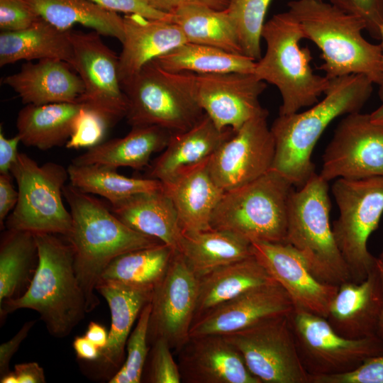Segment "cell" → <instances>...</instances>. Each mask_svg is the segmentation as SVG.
Masks as SVG:
<instances>
[{
    "label": "cell",
    "mask_w": 383,
    "mask_h": 383,
    "mask_svg": "<svg viewBox=\"0 0 383 383\" xmlns=\"http://www.w3.org/2000/svg\"><path fill=\"white\" fill-rule=\"evenodd\" d=\"M179 73L194 100L220 130L236 131L267 111L259 101L267 83L253 73Z\"/></svg>",
    "instance_id": "13"
},
{
    "label": "cell",
    "mask_w": 383,
    "mask_h": 383,
    "mask_svg": "<svg viewBox=\"0 0 383 383\" xmlns=\"http://www.w3.org/2000/svg\"><path fill=\"white\" fill-rule=\"evenodd\" d=\"M35 235L38 252L35 272L23 295L0 305V318L18 309H32L39 313L52 336L65 338L87 313L75 273L73 248L56 234Z\"/></svg>",
    "instance_id": "3"
},
{
    "label": "cell",
    "mask_w": 383,
    "mask_h": 383,
    "mask_svg": "<svg viewBox=\"0 0 383 383\" xmlns=\"http://www.w3.org/2000/svg\"><path fill=\"white\" fill-rule=\"evenodd\" d=\"M319 175L327 182L383 177V126L370 114L345 115L325 150Z\"/></svg>",
    "instance_id": "15"
},
{
    "label": "cell",
    "mask_w": 383,
    "mask_h": 383,
    "mask_svg": "<svg viewBox=\"0 0 383 383\" xmlns=\"http://www.w3.org/2000/svg\"><path fill=\"white\" fill-rule=\"evenodd\" d=\"M374 83L350 74L331 79L324 98L303 112L279 115L270 130L275 151L272 170L301 187L316 173L313 148L327 126L343 115L360 112L370 97Z\"/></svg>",
    "instance_id": "1"
},
{
    "label": "cell",
    "mask_w": 383,
    "mask_h": 383,
    "mask_svg": "<svg viewBox=\"0 0 383 383\" xmlns=\"http://www.w3.org/2000/svg\"><path fill=\"white\" fill-rule=\"evenodd\" d=\"M268 111L247 121L208 162L209 173L224 192L254 181L272 169L275 144Z\"/></svg>",
    "instance_id": "17"
},
{
    "label": "cell",
    "mask_w": 383,
    "mask_h": 383,
    "mask_svg": "<svg viewBox=\"0 0 383 383\" xmlns=\"http://www.w3.org/2000/svg\"><path fill=\"white\" fill-rule=\"evenodd\" d=\"M77 358L95 362L101 356V350L85 335L75 337L72 343Z\"/></svg>",
    "instance_id": "52"
},
{
    "label": "cell",
    "mask_w": 383,
    "mask_h": 383,
    "mask_svg": "<svg viewBox=\"0 0 383 383\" xmlns=\"http://www.w3.org/2000/svg\"><path fill=\"white\" fill-rule=\"evenodd\" d=\"M18 383H45L44 370L38 362L16 364L14 367Z\"/></svg>",
    "instance_id": "51"
},
{
    "label": "cell",
    "mask_w": 383,
    "mask_h": 383,
    "mask_svg": "<svg viewBox=\"0 0 383 383\" xmlns=\"http://www.w3.org/2000/svg\"><path fill=\"white\" fill-rule=\"evenodd\" d=\"M209 160L161 182L175 208L183 233L212 229L211 216L224 191L211 177Z\"/></svg>",
    "instance_id": "22"
},
{
    "label": "cell",
    "mask_w": 383,
    "mask_h": 383,
    "mask_svg": "<svg viewBox=\"0 0 383 383\" xmlns=\"http://www.w3.org/2000/svg\"><path fill=\"white\" fill-rule=\"evenodd\" d=\"M42 19L63 30L75 24L90 28L100 35L124 39L123 19L90 0H24Z\"/></svg>",
    "instance_id": "32"
},
{
    "label": "cell",
    "mask_w": 383,
    "mask_h": 383,
    "mask_svg": "<svg viewBox=\"0 0 383 383\" xmlns=\"http://www.w3.org/2000/svg\"><path fill=\"white\" fill-rule=\"evenodd\" d=\"M301 362L312 377L352 372L369 359L383 355V339L344 338L326 318L294 309L289 316Z\"/></svg>",
    "instance_id": "11"
},
{
    "label": "cell",
    "mask_w": 383,
    "mask_h": 383,
    "mask_svg": "<svg viewBox=\"0 0 383 383\" xmlns=\"http://www.w3.org/2000/svg\"><path fill=\"white\" fill-rule=\"evenodd\" d=\"M288 11L299 22L304 38L321 50L319 67L330 79L361 74L379 84L383 73L380 44L367 41L362 35L364 21L325 0H292Z\"/></svg>",
    "instance_id": "4"
},
{
    "label": "cell",
    "mask_w": 383,
    "mask_h": 383,
    "mask_svg": "<svg viewBox=\"0 0 383 383\" xmlns=\"http://www.w3.org/2000/svg\"><path fill=\"white\" fill-rule=\"evenodd\" d=\"M107 118L98 110L84 104L75 118L70 139L69 149H89L102 143L109 127Z\"/></svg>",
    "instance_id": "41"
},
{
    "label": "cell",
    "mask_w": 383,
    "mask_h": 383,
    "mask_svg": "<svg viewBox=\"0 0 383 383\" xmlns=\"http://www.w3.org/2000/svg\"><path fill=\"white\" fill-rule=\"evenodd\" d=\"M18 199V192L16 191L11 183V173L0 174V225L8 213L14 209Z\"/></svg>",
    "instance_id": "48"
},
{
    "label": "cell",
    "mask_w": 383,
    "mask_h": 383,
    "mask_svg": "<svg viewBox=\"0 0 383 383\" xmlns=\"http://www.w3.org/2000/svg\"><path fill=\"white\" fill-rule=\"evenodd\" d=\"M35 320L26 322L12 338L1 344L0 377L11 371L9 369L11 360L18 350L22 342L27 337L29 331L35 325Z\"/></svg>",
    "instance_id": "47"
},
{
    "label": "cell",
    "mask_w": 383,
    "mask_h": 383,
    "mask_svg": "<svg viewBox=\"0 0 383 383\" xmlns=\"http://www.w3.org/2000/svg\"><path fill=\"white\" fill-rule=\"evenodd\" d=\"M96 291L106 301L111 321L107 345L95 362L111 377L124 362L131 330L143 309L151 301L153 289L100 280Z\"/></svg>",
    "instance_id": "25"
},
{
    "label": "cell",
    "mask_w": 383,
    "mask_h": 383,
    "mask_svg": "<svg viewBox=\"0 0 383 383\" xmlns=\"http://www.w3.org/2000/svg\"><path fill=\"white\" fill-rule=\"evenodd\" d=\"M171 348L164 339H157L151 344L148 369V382L180 383L178 364L174 361Z\"/></svg>",
    "instance_id": "42"
},
{
    "label": "cell",
    "mask_w": 383,
    "mask_h": 383,
    "mask_svg": "<svg viewBox=\"0 0 383 383\" xmlns=\"http://www.w3.org/2000/svg\"><path fill=\"white\" fill-rule=\"evenodd\" d=\"M128 100L126 116L131 127L157 126L172 133L195 125L204 112L179 72L160 67L155 60L121 83Z\"/></svg>",
    "instance_id": "9"
},
{
    "label": "cell",
    "mask_w": 383,
    "mask_h": 383,
    "mask_svg": "<svg viewBox=\"0 0 383 383\" xmlns=\"http://www.w3.org/2000/svg\"><path fill=\"white\" fill-rule=\"evenodd\" d=\"M38 264L35 233L8 229L0 242V305L28 289Z\"/></svg>",
    "instance_id": "34"
},
{
    "label": "cell",
    "mask_w": 383,
    "mask_h": 383,
    "mask_svg": "<svg viewBox=\"0 0 383 383\" xmlns=\"http://www.w3.org/2000/svg\"><path fill=\"white\" fill-rule=\"evenodd\" d=\"M124 39L119 55L121 82L137 73L145 65L187 43L181 28L174 23L125 14Z\"/></svg>",
    "instance_id": "24"
},
{
    "label": "cell",
    "mask_w": 383,
    "mask_h": 383,
    "mask_svg": "<svg viewBox=\"0 0 383 383\" xmlns=\"http://www.w3.org/2000/svg\"><path fill=\"white\" fill-rule=\"evenodd\" d=\"M289 315L223 335L261 383H310L299 357Z\"/></svg>",
    "instance_id": "12"
},
{
    "label": "cell",
    "mask_w": 383,
    "mask_h": 383,
    "mask_svg": "<svg viewBox=\"0 0 383 383\" xmlns=\"http://www.w3.org/2000/svg\"><path fill=\"white\" fill-rule=\"evenodd\" d=\"M293 184L278 172L224 192L211 220L213 229L234 233L250 243H285Z\"/></svg>",
    "instance_id": "7"
},
{
    "label": "cell",
    "mask_w": 383,
    "mask_h": 383,
    "mask_svg": "<svg viewBox=\"0 0 383 383\" xmlns=\"http://www.w3.org/2000/svg\"><path fill=\"white\" fill-rule=\"evenodd\" d=\"M310 383H383V355L367 360L350 372L312 377Z\"/></svg>",
    "instance_id": "44"
},
{
    "label": "cell",
    "mask_w": 383,
    "mask_h": 383,
    "mask_svg": "<svg viewBox=\"0 0 383 383\" xmlns=\"http://www.w3.org/2000/svg\"><path fill=\"white\" fill-rule=\"evenodd\" d=\"M151 306L148 303L141 311L137 324L126 343L127 357L109 383H139L142 380L149 354L148 324Z\"/></svg>",
    "instance_id": "40"
},
{
    "label": "cell",
    "mask_w": 383,
    "mask_h": 383,
    "mask_svg": "<svg viewBox=\"0 0 383 383\" xmlns=\"http://www.w3.org/2000/svg\"><path fill=\"white\" fill-rule=\"evenodd\" d=\"M271 1L229 0L226 9L235 27L243 54L255 61L262 57V31Z\"/></svg>",
    "instance_id": "39"
},
{
    "label": "cell",
    "mask_w": 383,
    "mask_h": 383,
    "mask_svg": "<svg viewBox=\"0 0 383 383\" xmlns=\"http://www.w3.org/2000/svg\"><path fill=\"white\" fill-rule=\"evenodd\" d=\"M172 133L157 126H135L124 137L111 139L87 149L72 160L75 165L100 164L117 169L128 167L140 170L150 157L163 150Z\"/></svg>",
    "instance_id": "28"
},
{
    "label": "cell",
    "mask_w": 383,
    "mask_h": 383,
    "mask_svg": "<svg viewBox=\"0 0 383 383\" xmlns=\"http://www.w3.org/2000/svg\"><path fill=\"white\" fill-rule=\"evenodd\" d=\"M199 277L183 255L175 251L162 279L154 287L150 301L148 342L166 340L179 350L189 339L195 316Z\"/></svg>",
    "instance_id": "14"
},
{
    "label": "cell",
    "mask_w": 383,
    "mask_h": 383,
    "mask_svg": "<svg viewBox=\"0 0 383 383\" xmlns=\"http://www.w3.org/2000/svg\"><path fill=\"white\" fill-rule=\"evenodd\" d=\"M174 252L160 243L126 252L109 264L100 280L154 289L166 273Z\"/></svg>",
    "instance_id": "38"
},
{
    "label": "cell",
    "mask_w": 383,
    "mask_h": 383,
    "mask_svg": "<svg viewBox=\"0 0 383 383\" xmlns=\"http://www.w3.org/2000/svg\"><path fill=\"white\" fill-rule=\"evenodd\" d=\"M72 66L63 60L44 59L28 62L4 79L25 104L79 102L84 87Z\"/></svg>",
    "instance_id": "23"
},
{
    "label": "cell",
    "mask_w": 383,
    "mask_h": 383,
    "mask_svg": "<svg viewBox=\"0 0 383 383\" xmlns=\"http://www.w3.org/2000/svg\"><path fill=\"white\" fill-rule=\"evenodd\" d=\"M178 252L198 277L253 255L248 240L228 231L213 228L184 233Z\"/></svg>",
    "instance_id": "33"
},
{
    "label": "cell",
    "mask_w": 383,
    "mask_h": 383,
    "mask_svg": "<svg viewBox=\"0 0 383 383\" xmlns=\"http://www.w3.org/2000/svg\"><path fill=\"white\" fill-rule=\"evenodd\" d=\"M382 287L377 266L360 283L338 286L326 320L338 335L349 339L377 335L382 309Z\"/></svg>",
    "instance_id": "21"
},
{
    "label": "cell",
    "mask_w": 383,
    "mask_h": 383,
    "mask_svg": "<svg viewBox=\"0 0 383 383\" xmlns=\"http://www.w3.org/2000/svg\"><path fill=\"white\" fill-rule=\"evenodd\" d=\"M251 247L254 256L287 292L294 309L326 318L338 286L318 280L301 254L287 243L253 241Z\"/></svg>",
    "instance_id": "18"
},
{
    "label": "cell",
    "mask_w": 383,
    "mask_h": 383,
    "mask_svg": "<svg viewBox=\"0 0 383 383\" xmlns=\"http://www.w3.org/2000/svg\"><path fill=\"white\" fill-rule=\"evenodd\" d=\"M63 196L72 217V229L65 239L73 248L75 273L89 313L99 304L96 287L114 258L162 243L131 228L110 208L71 184L64 186Z\"/></svg>",
    "instance_id": "2"
},
{
    "label": "cell",
    "mask_w": 383,
    "mask_h": 383,
    "mask_svg": "<svg viewBox=\"0 0 383 383\" xmlns=\"http://www.w3.org/2000/svg\"><path fill=\"white\" fill-rule=\"evenodd\" d=\"M178 351L184 383H261L223 335L190 337Z\"/></svg>",
    "instance_id": "20"
},
{
    "label": "cell",
    "mask_w": 383,
    "mask_h": 383,
    "mask_svg": "<svg viewBox=\"0 0 383 383\" xmlns=\"http://www.w3.org/2000/svg\"><path fill=\"white\" fill-rule=\"evenodd\" d=\"M110 209L131 228L179 251L184 233L173 203L162 187L111 204Z\"/></svg>",
    "instance_id": "27"
},
{
    "label": "cell",
    "mask_w": 383,
    "mask_h": 383,
    "mask_svg": "<svg viewBox=\"0 0 383 383\" xmlns=\"http://www.w3.org/2000/svg\"><path fill=\"white\" fill-rule=\"evenodd\" d=\"M67 170L72 186L84 193L100 195L111 204L162 187L157 179L128 177L118 173L115 168L100 164L71 163Z\"/></svg>",
    "instance_id": "37"
},
{
    "label": "cell",
    "mask_w": 383,
    "mask_h": 383,
    "mask_svg": "<svg viewBox=\"0 0 383 383\" xmlns=\"http://www.w3.org/2000/svg\"><path fill=\"white\" fill-rule=\"evenodd\" d=\"M294 309L290 296L275 280L252 288L196 318L189 335H226L290 315Z\"/></svg>",
    "instance_id": "19"
},
{
    "label": "cell",
    "mask_w": 383,
    "mask_h": 383,
    "mask_svg": "<svg viewBox=\"0 0 383 383\" xmlns=\"http://www.w3.org/2000/svg\"><path fill=\"white\" fill-rule=\"evenodd\" d=\"M338 9L360 18L366 30L374 39H380L383 24V0H325Z\"/></svg>",
    "instance_id": "43"
},
{
    "label": "cell",
    "mask_w": 383,
    "mask_h": 383,
    "mask_svg": "<svg viewBox=\"0 0 383 383\" xmlns=\"http://www.w3.org/2000/svg\"><path fill=\"white\" fill-rule=\"evenodd\" d=\"M83 105L82 102L26 104L18 112L16 121L21 141L42 150L65 145Z\"/></svg>",
    "instance_id": "31"
},
{
    "label": "cell",
    "mask_w": 383,
    "mask_h": 383,
    "mask_svg": "<svg viewBox=\"0 0 383 383\" xmlns=\"http://www.w3.org/2000/svg\"><path fill=\"white\" fill-rule=\"evenodd\" d=\"M97 5L114 12L139 14L150 18L172 21V15L160 11L145 0H90Z\"/></svg>",
    "instance_id": "46"
},
{
    "label": "cell",
    "mask_w": 383,
    "mask_h": 383,
    "mask_svg": "<svg viewBox=\"0 0 383 383\" xmlns=\"http://www.w3.org/2000/svg\"><path fill=\"white\" fill-rule=\"evenodd\" d=\"M372 122L383 126V104L370 114Z\"/></svg>",
    "instance_id": "55"
},
{
    "label": "cell",
    "mask_w": 383,
    "mask_h": 383,
    "mask_svg": "<svg viewBox=\"0 0 383 383\" xmlns=\"http://www.w3.org/2000/svg\"><path fill=\"white\" fill-rule=\"evenodd\" d=\"M171 14L173 23L181 28L187 42L243 55L235 27L226 9L190 4L178 7Z\"/></svg>",
    "instance_id": "35"
},
{
    "label": "cell",
    "mask_w": 383,
    "mask_h": 383,
    "mask_svg": "<svg viewBox=\"0 0 383 383\" xmlns=\"http://www.w3.org/2000/svg\"><path fill=\"white\" fill-rule=\"evenodd\" d=\"M154 60L168 72L196 74L253 73L256 62L244 55L189 42Z\"/></svg>",
    "instance_id": "36"
},
{
    "label": "cell",
    "mask_w": 383,
    "mask_h": 383,
    "mask_svg": "<svg viewBox=\"0 0 383 383\" xmlns=\"http://www.w3.org/2000/svg\"><path fill=\"white\" fill-rule=\"evenodd\" d=\"M84 335L96 345L101 351L104 350L108 343L109 332L100 323L91 321L89 323Z\"/></svg>",
    "instance_id": "53"
},
{
    "label": "cell",
    "mask_w": 383,
    "mask_h": 383,
    "mask_svg": "<svg viewBox=\"0 0 383 383\" xmlns=\"http://www.w3.org/2000/svg\"><path fill=\"white\" fill-rule=\"evenodd\" d=\"M332 193L339 210L332 226L333 235L351 280L360 283L377 265V257L369 252L367 244L383 213V177L338 178Z\"/></svg>",
    "instance_id": "8"
},
{
    "label": "cell",
    "mask_w": 383,
    "mask_h": 383,
    "mask_svg": "<svg viewBox=\"0 0 383 383\" xmlns=\"http://www.w3.org/2000/svg\"><path fill=\"white\" fill-rule=\"evenodd\" d=\"M70 31L60 30L42 18L23 30L1 31L0 66L44 59L60 60L71 65Z\"/></svg>",
    "instance_id": "30"
},
{
    "label": "cell",
    "mask_w": 383,
    "mask_h": 383,
    "mask_svg": "<svg viewBox=\"0 0 383 383\" xmlns=\"http://www.w3.org/2000/svg\"><path fill=\"white\" fill-rule=\"evenodd\" d=\"M1 383H18V377L16 372L10 371L3 377H0Z\"/></svg>",
    "instance_id": "56"
},
{
    "label": "cell",
    "mask_w": 383,
    "mask_h": 383,
    "mask_svg": "<svg viewBox=\"0 0 383 383\" xmlns=\"http://www.w3.org/2000/svg\"><path fill=\"white\" fill-rule=\"evenodd\" d=\"M100 35L96 31H70L73 49L71 66L84 87L79 102L100 111L113 126L126 117L128 100L119 77V56Z\"/></svg>",
    "instance_id": "16"
},
{
    "label": "cell",
    "mask_w": 383,
    "mask_h": 383,
    "mask_svg": "<svg viewBox=\"0 0 383 383\" xmlns=\"http://www.w3.org/2000/svg\"><path fill=\"white\" fill-rule=\"evenodd\" d=\"M379 40L381 41L380 45H381V47H382V56H383V24H382L381 30H380V39H379ZM378 96H379V99L383 102V73H382V79H381L379 84H378Z\"/></svg>",
    "instance_id": "57"
},
{
    "label": "cell",
    "mask_w": 383,
    "mask_h": 383,
    "mask_svg": "<svg viewBox=\"0 0 383 383\" xmlns=\"http://www.w3.org/2000/svg\"><path fill=\"white\" fill-rule=\"evenodd\" d=\"M220 130L206 114L189 129L172 133L162 154L150 166L148 178L164 182L179 172L208 161L234 133Z\"/></svg>",
    "instance_id": "26"
},
{
    "label": "cell",
    "mask_w": 383,
    "mask_h": 383,
    "mask_svg": "<svg viewBox=\"0 0 383 383\" xmlns=\"http://www.w3.org/2000/svg\"><path fill=\"white\" fill-rule=\"evenodd\" d=\"M11 174L18 185V199L7 217L6 228L66 238L72 226V214L62 201L67 168L52 162L39 165L19 152Z\"/></svg>",
    "instance_id": "10"
},
{
    "label": "cell",
    "mask_w": 383,
    "mask_h": 383,
    "mask_svg": "<svg viewBox=\"0 0 383 383\" xmlns=\"http://www.w3.org/2000/svg\"><path fill=\"white\" fill-rule=\"evenodd\" d=\"M331 208L328 182L315 173L290 194L285 243L301 254L318 280L339 286L351 277L330 224Z\"/></svg>",
    "instance_id": "6"
},
{
    "label": "cell",
    "mask_w": 383,
    "mask_h": 383,
    "mask_svg": "<svg viewBox=\"0 0 383 383\" xmlns=\"http://www.w3.org/2000/svg\"><path fill=\"white\" fill-rule=\"evenodd\" d=\"M40 19L24 0H0L1 31L23 30Z\"/></svg>",
    "instance_id": "45"
},
{
    "label": "cell",
    "mask_w": 383,
    "mask_h": 383,
    "mask_svg": "<svg viewBox=\"0 0 383 383\" xmlns=\"http://www.w3.org/2000/svg\"><path fill=\"white\" fill-rule=\"evenodd\" d=\"M273 281L254 255L216 268L199 277L194 320L252 288Z\"/></svg>",
    "instance_id": "29"
},
{
    "label": "cell",
    "mask_w": 383,
    "mask_h": 383,
    "mask_svg": "<svg viewBox=\"0 0 383 383\" xmlns=\"http://www.w3.org/2000/svg\"><path fill=\"white\" fill-rule=\"evenodd\" d=\"M262 38L266 51L256 61L253 74L278 89L282 97L279 115L316 104L331 79L313 72L311 50L299 45L304 35L296 19L288 11L274 15L265 22Z\"/></svg>",
    "instance_id": "5"
},
{
    "label": "cell",
    "mask_w": 383,
    "mask_h": 383,
    "mask_svg": "<svg viewBox=\"0 0 383 383\" xmlns=\"http://www.w3.org/2000/svg\"><path fill=\"white\" fill-rule=\"evenodd\" d=\"M378 259L383 262V249H382Z\"/></svg>",
    "instance_id": "58"
},
{
    "label": "cell",
    "mask_w": 383,
    "mask_h": 383,
    "mask_svg": "<svg viewBox=\"0 0 383 383\" xmlns=\"http://www.w3.org/2000/svg\"><path fill=\"white\" fill-rule=\"evenodd\" d=\"M377 266L380 275L382 287V296H383V262L378 259L377 260ZM377 335L383 339V301H382V309L380 316V319L378 326Z\"/></svg>",
    "instance_id": "54"
},
{
    "label": "cell",
    "mask_w": 383,
    "mask_h": 383,
    "mask_svg": "<svg viewBox=\"0 0 383 383\" xmlns=\"http://www.w3.org/2000/svg\"><path fill=\"white\" fill-rule=\"evenodd\" d=\"M21 142L20 136L6 138L2 129L0 131V174L11 173V170L18 159V143Z\"/></svg>",
    "instance_id": "49"
},
{
    "label": "cell",
    "mask_w": 383,
    "mask_h": 383,
    "mask_svg": "<svg viewBox=\"0 0 383 383\" xmlns=\"http://www.w3.org/2000/svg\"><path fill=\"white\" fill-rule=\"evenodd\" d=\"M154 9L171 13L178 7L190 4H203L217 10L226 9L229 0H145Z\"/></svg>",
    "instance_id": "50"
}]
</instances>
